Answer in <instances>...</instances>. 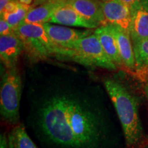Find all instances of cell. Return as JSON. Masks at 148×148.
<instances>
[{
	"mask_svg": "<svg viewBox=\"0 0 148 148\" xmlns=\"http://www.w3.org/2000/svg\"><path fill=\"white\" fill-rule=\"evenodd\" d=\"M33 8L29 5H25L18 2L16 10L10 12L1 13V18H4L10 25L15 29L18 25L23 23L28 12Z\"/></svg>",
	"mask_w": 148,
	"mask_h": 148,
	"instance_id": "obj_17",
	"label": "cell"
},
{
	"mask_svg": "<svg viewBox=\"0 0 148 148\" xmlns=\"http://www.w3.org/2000/svg\"><path fill=\"white\" fill-rule=\"evenodd\" d=\"M48 23L87 29H95L101 26L99 24L84 18L67 3L59 8Z\"/></svg>",
	"mask_w": 148,
	"mask_h": 148,
	"instance_id": "obj_10",
	"label": "cell"
},
{
	"mask_svg": "<svg viewBox=\"0 0 148 148\" xmlns=\"http://www.w3.org/2000/svg\"><path fill=\"white\" fill-rule=\"evenodd\" d=\"M9 148H38L25 131L23 124L16 125L8 136Z\"/></svg>",
	"mask_w": 148,
	"mask_h": 148,
	"instance_id": "obj_16",
	"label": "cell"
},
{
	"mask_svg": "<svg viewBox=\"0 0 148 148\" xmlns=\"http://www.w3.org/2000/svg\"><path fill=\"white\" fill-rule=\"evenodd\" d=\"M42 25L52 41L62 47L92 34L91 29H73L51 23H45Z\"/></svg>",
	"mask_w": 148,
	"mask_h": 148,
	"instance_id": "obj_8",
	"label": "cell"
},
{
	"mask_svg": "<svg viewBox=\"0 0 148 148\" xmlns=\"http://www.w3.org/2000/svg\"><path fill=\"white\" fill-rule=\"evenodd\" d=\"M101 1H106V0H101Z\"/></svg>",
	"mask_w": 148,
	"mask_h": 148,
	"instance_id": "obj_26",
	"label": "cell"
},
{
	"mask_svg": "<svg viewBox=\"0 0 148 148\" xmlns=\"http://www.w3.org/2000/svg\"><path fill=\"white\" fill-rule=\"evenodd\" d=\"M21 90V78L16 68L8 69L1 78L0 112L5 121L12 124L18 123L19 119Z\"/></svg>",
	"mask_w": 148,
	"mask_h": 148,
	"instance_id": "obj_5",
	"label": "cell"
},
{
	"mask_svg": "<svg viewBox=\"0 0 148 148\" xmlns=\"http://www.w3.org/2000/svg\"><path fill=\"white\" fill-rule=\"evenodd\" d=\"M130 34L132 43L148 38V0H138L130 8Z\"/></svg>",
	"mask_w": 148,
	"mask_h": 148,
	"instance_id": "obj_6",
	"label": "cell"
},
{
	"mask_svg": "<svg viewBox=\"0 0 148 148\" xmlns=\"http://www.w3.org/2000/svg\"><path fill=\"white\" fill-rule=\"evenodd\" d=\"M86 66H95L109 70L116 65L106 54L97 35L91 34L64 46L60 55Z\"/></svg>",
	"mask_w": 148,
	"mask_h": 148,
	"instance_id": "obj_3",
	"label": "cell"
},
{
	"mask_svg": "<svg viewBox=\"0 0 148 148\" xmlns=\"http://www.w3.org/2000/svg\"><path fill=\"white\" fill-rule=\"evenodd\" d=\"M94 34L97 35L105 52L116 66L118 67L123 66L115 37L110 30L108 24L101 25L95 28Z\"/></svg>",
	"mask_w": 148,
	"mask_h": 148,
	"instance_id": "obj_14",
	"label": "cell"
},
{
	"mask_svg": "<svg viewBox=\"0 0 148 148\" xmlns=\"http://www.w3.org/2000/svg\"><path fill=\"white\" fill-rule=\"evenodd\" d=\"M66 4V0H47L39 6L32 8L24 19V23L43 24L50 21L53 14Z\"/></svg>",
	"mask_w": 148,
	"mask_h": 148,
	"instance_id": "obj_13",
	"label": "cell"
},
{
	"mask_svg": "<svg viewBox=\"0 0 148 148\" xmlns=\"http://www.w3.org/2000/svg\"><path fill=\"white\" fill-rule=\"evenodd\" d=\"M121 1H123L125 4L128 5V6L130 7V8H132V7L133 6V5H134V3L138 1V0H121Z\"/></svg>",
	"mask_w": 148,
	"mask_h": 148,
	"instance_id": "obj_22",
	"label": "cell"
},
{
	"mask_svg": "<svg viewBox=\"0 0 148 148\" xmlns=\"http://www.w3.org/2000/svg\"><path fill=\"white\" fill-rule=\"evenodd\" d=\"M40 124L48 138L64 147H91L97 143L100 133L95 113L66 96H56L43 105Z\"/></svg>",
	"mask_w": 148,
	"mask_h": 148,
	"instance_id": "obj_1",
	"label": "cell"
},
{
	"mask_svg": "<svg viewBox=\"0 0 148 148\" xmlns=\"http://www.w3.org/2000/svg\"><path fill=\"white\" fill-rule=\"evenodd\" d=\"M132 44L136 74L140 79L145 78L148 74V38Z\"/></svg>",
	"mask_w": 148,
	"mask_h": 148,
	"instance_id": "obj_15",
	"label": "cell"
},
{
	"mask_svg": "<svg viewBox=\"0 0 148 148\" xmlns=\"http://www.w3.org/2000/svg\"><path fill=\"white\" fill-rule=\"evenodd\" d=\"M140 147H141V148H148V140L147 141H145L144 140L143 143L140 145Z\"/></svg>",
	"mask_w": 148,
	"mask_h": 148,
	"instance_id": "obj_24",
	"label": "cell"
},
{
	"mask_svg": "<svg viewBox=\"0 0 148 148\" xmlns=\"http://www.w3.org/2000/svg\"><path fill=\"white\" fill-rule=\"evenodd\" d=\"M8 140L6 139V137L4 134H1L0 138V148H8Z\"/></svg>",
	"mask_w": 148,
	"mask_h": 148,
	"instance_id": "obj_20",
	"label": "cell"
},
{
	"mask_svg": "<svg viewBox=\"0 0 148 148\" xmlns=\"http://www.w3.org/2000/svg\"><path fill=\"white\" fill-rule=\"evenodd\" d=\"M33 0H18V2L23 3V4L25 5H31Z\"/></svg>",
	"mask_w": 148,
	"mask_h": 148,
	"instance_id": "obj_23",
	"label": "cell"
},
{
	"mask_svg": "<svg viewBox=\"0 0 148 148\" xmlns=\"http://www.w3.org/2000/svg\"><path fill=\"white\" fill-rule=\"evenodd\" d=\"M10 1H18V0H0V13L3 12L6 5Z\"/></svg>",
	"mask_w": 148,
	"mask_h": 148,
	"instance_id": "obj_21",
	"label": "cell"
},
{
	"mask_svg": "<svg viewBox=\"0 0 148 148\" xmlns=\"http://www.w3.org/2000/svg\"><path fill=\"white\" fill-rule=\"evenodd\" d=\"M24 49L23 43L15 32L0 36V56L8 69L16 68L18 57Z\"/></svg>",
	"mask_w": 148,
	"mask_h": 148,
	"instance_id": "obj_9",
	"label": "cell"
},
{
	"mask_svg": "<svg viewBox=\"0 0 148 148\" xmlns=\"http://www.w3.org/2000/svg\"><path fill=\"white\" fill-rule=\"evenodd\" d=\"M104 84L119 116L127 146L140 147L144 135L136 99L115 80L106 79Z\"/></svg>",
	"mask_w": 148,
	"mask_h": 148,
	"instance_id": "obj_2",
	"label": "cell"
},
{
	"mask_svg": "<svg viewBox=\"0 0 148 148\" xmlns=\"http://www.w3.org/2000/svg\"><path fill=\"white\" fill-rule=\"evenodd\" d=\"M18 1H10V2H9L8 4L6 5V6L5 7L4 10H3V12H1V13H3V12H12V11L16 10L18 6Z\"/></svg>",
	"mask_w": 148,
	"mask_h": 148,
	"instance_id": "obj_19",
	"label": "cell"
},
{
	"mask_svg": "<svg viewBox=\"0 0 148 148\" xmlns=\"http://www.w3.org/2000/svg\"><path fill=\"white\" fill-rule=\"evenodd\" d=\"M145 92H146V95H147V99H148V82L145 85Z\"/></svg>",
	"mask_w": 148,
	"mask_h": 148,
	"instance_id": "obj_25",
	"label": "cell"
},
{
	"mask_svg": "<svg viewBox=\"0 0 148 148\" xmlns=\"http://www.w3.org/2000/svg\"><path fill=\"white\" fill-rule=\"evenodd\" d=\"M14 32L13 29L10 23L7 22L4 18H0V35L1 36H5L12 34Z\"/></svg>",
	"mask_w": 148,
	"mask_h": 148,
	"instance_id": "obj_18",
	"label": "cell"
},
{
	"mask_svg": "<svg viewBox=\"0 0 148 148\" xmlns=\"http://www.w3.org/2000/svg\"><path fill=\"white\" fill-rule=\"evenodd\" d=\"M66 3L90 21L100 25L108 24L103 14L101 1L97 0H66Z\"/></svg>",
	"mask_w": 148,
	"mask_h": 148,
	"instance_id": "obj_12",
	"label": "cell"
},
{
	"mask_svg": "<svg viewBox=\"0 0 148 148\" xmlns=\"http://www.w3.org/2000/svg\"><path fill=\"white\" fill-rule=\"evenodd\" d=\"M108 25L115 37L123 66L130 70H135L136 62L134 48L130 33L118 25L110 23Z\"/></svg>",
	"mask_w": 148,
	"mask_h": 148,
	"instance_id": "obj_11",
	"label": "cell"
},
{
	"mask_svg": "<svg viewBox=\"0 0 148 148\" xmlns=\"http://www.w3.org/2000/svg\"><path fill=\"white\" fill-rule=\"evenodd\" d=\"M101 5L107 23L121 27L130 33L131 11L121 0L101 1Z\"/></svg>",
	"mask_w": 148,
	"mask_h": 148,
	"instance_id": "obj_7",
	"label": "cell"
},
{
	"mask_svg": "<svg viewBox=\"0 0 148 148\" xmlns=\"http://www.w3.org/2000/svg\"><path fill=\"white\" fill-rule=\"evenodd\" d=\"M21 38L24 49L35 59H45L52 55L59 56L62 47L52 41L42 24L23 22L14 29Z\"/></svg>",
	"mask_w": 148,
	"mask_h": 148,
	"instance_id": "obj_4",
	"label": "cell"
}]
</instances>
